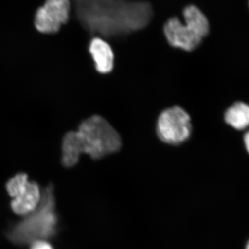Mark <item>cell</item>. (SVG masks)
<instances>
[{
    "mask_svg": "<svg viewBox=\"0 0 249 249\" xmlns=\"http://www.w3.org/2000/svg\"><path fill=\"white\" fill-rule=\"evenodd\" d=\"M78 22L93 37H124L145 29L154 17L152 5L130 0H70Z\"/></svg>",
    "mask_w": 249,
    "mask_h": 249,
    "instance_id": "1",
    "label": "cell"
},
{
    "mask_svg": "<svg viewBox=\"0 0 249 249\" xmlns=\"http://www.w3.org/2000/svg\"><path fill=\"white\" fill-rule=\"evenodd\" d=\"M57 222L53 188L49 186L42 193L35 211L13 227L8 237L14 243L21 245L43 240L55 234Z\"/></svg>",
    "mask_w": 249,
    "mask_h": 249,
    "instance_id": "2",
    "label": "cell"
},
{
    "mask_svg": "<svg viewBox=\"0 0 249 249\" xmlns=\"http://www.w3.org/2000/svg\"><path fill=\"white\" fill-rule=\"evenodd\" d=\"M74 135L80 153L89 155L93 160L115 153L122 145L119 134L101 116L83 121Z\"/></svg>",
    "mask_w": 249,
    "mask_h": 249,
    "instance_id": "3",
    "label": "cell"
},
{
    "mask_svg": "<svg viewBox=\"0 0 249 249\" xmlns=\"http://www.w3.org/2000/svg\"><path fill=\"white\" fill-rule=\"evenodd\" d=\"M157 132L162 142L179 145L189 139L192 132L191 117L183 108L174 106L163 111L157 121Z\"/></svg>",
    "mask_w": 249,
    "mask_h": 249,
    "instance_id": "4",
    "label": "cell"
},
{
    "mask_svg": "<svg viewBox=\"0 0 249 249\" xmlns=\"http://www.w3.org/2000/svg\"><path fill=\"white\" fill-rule=\"evenodd\" d=\"M70 0H46L43 6L36 11L34 24L42 34H55L70 17Z\"/></svg>",
    "mask_w": 249,
    "mask_h": 249,
    "instance_id": "5",
    "label": "cell"
},
{
    "mask_svg": "<svg viewBox=\"0 0 249 249\" xmlns=\"http://www.w3.org/2000/svg\"><path fill=\"white\" fill-rule=\"evenodd\" d=\"M163 32L165 40L170 46L186 52L195 50L203 41L178 17L168 19L163 25Z\"/></svg>",
    "mask_w": 249,
    "mask_h": 249,
    "instance_id": "6",
    "label": "cell"
},
{
    "mask_svg": "<svg viewBox=\"0 0 249 249\" xmlns=\"http://www.w3.org/2000/svg\"><path fill=\"white\" fill-rule=\"evenodd\" d=\"M89 52L99 73H107L112 70L114 52L106 40L102 37H93L89 42Z\"/></svg>",
    "mask_w": 249,
    "mask_h": 249,
    "instance_id": "7",
    "label": "cell"
},
{
    "mask_svg": "<svg viewBox=\"0 0 249 249\" xmlns=\"http://www.w3.org/2000/svg\"><path fill=\"white\" fill-rule=\"evenodd\" d=\"M41 196L38 185L29 181L26 189L11 201V208L18 215L27 216L35 211L40 204Z\"/></svg>",
    "mask_w": 249,
    "mask_h": 249,
    "instance_id": "8",
    "label": "cell"
},
{
    "mask_svg": "<svg viewBox=\"0 0 249 249\" xmlns=\"http://www.w3.org/2000/svg\"><path fill=\"white\" fill-rule=\"evenodd\" d=\"M182 21L204 40L209 35L210 22L206 15L195 5H188L182 12Z\"/></svg>",
    "mask_w": 249,
    "mask_h": 249,
    "instance_id": "9",
    "label": "cell"
},
{
    "mask_svg": "<svg viewBox=\"0 0 249 249\" xmlns=\"http://www.w3.org/2000/svg\"><path fill=\"white\" fill-rule=\"evenodd\" d=\"M228 124L237 129H244L249 126V106L244 103H236L225 114Z\"/></svg>",
    "mask_w": 249,
    "mask_h": 249,
    "instance_id": "10",
    "label": "cell"
},
{
    "mask_svg": "<svg viewBox=\"0 0 249 249\" xmlns=\"http://www.w3.org/2000/svg\"><path fill=\"white\" fill-rule=\"evenodd\" d=\"M81 155L75 139L74 131L67 132L62 142V163L64 166L73 167Z\"/></svg>",
    "mask_w": 249,
    "mask_h": 249,
    "instance_id": "11",
    "label": "cell"
},
{
    "mask_svg": "<svg viewBox=\"0 0 249 249\" xmlns=\"http://www.w3.org/2000/svg\"><path fill=\"white\" fill-rule=\"evenodd\" d=\"M29 183L27 175L24 173H19L8 181L6 184V190L9 196L14 199L26 189Z\"/></svg>",
    "mask_w": 249,
    "mask_h": 249,
    "instance_id": "12",
    "label": "cell"
},
{
    "mask_svg": "<svg viewBox=\"0 0 249 249\" xmlns=\"http://www.w3.org/2000/svg\"><path fill=\"white\" fill-rule=\"evenodd\" d=\"M31 249H53L52 245L45 240H37L33 242Z\"/></svg>",
    "mask_w": 249,
    "mask_h": 249,
    "instance_id": "13",
    "label": "cell"
},
{
    "mask_svg": "<svg viewBox=\"0 0 249 249\" xmlns=\"http://www.w3.org/2000/svg\"><path fill=\"white\" fill-rule=\"evenodd\" d=\"M245 142L246 145V148H247V151L249 153V132H247L245 136Z\"/></svg>",
    "mask_w": 249,
    "mask_h": 249,
    "instance_id": "14",
    "label": "cell"
},
{
    "mask_svg": "<svg viewBox=\"0 0 249 249\" xmlns=\"http://www.w3.org/2000/svg\"><path fill=\"white\" fill-rule=\"evenodd\" d=\"M246 249H249V241L248 243H247V247H246Z\"/></svg>",
    "mask_w": 249,
    "mask_h": 249,
    "instance_id": "15",
    "label": "cell"
}]
</instances>
